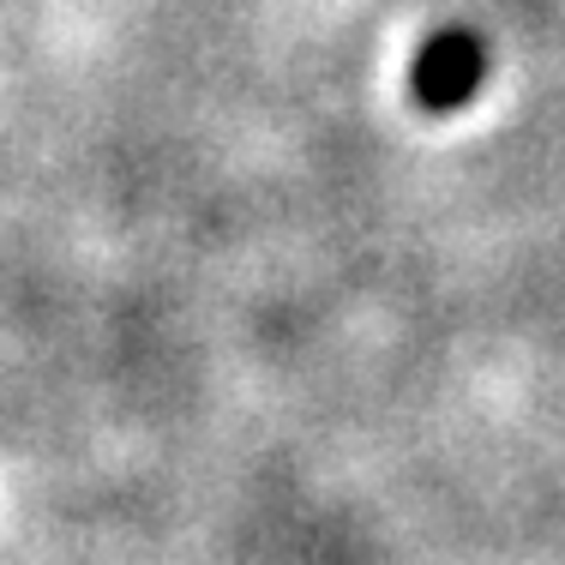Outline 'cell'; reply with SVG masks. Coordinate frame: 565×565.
<instances>
[{
    "label": "cell",
    "instance_id": "6da1fadb",
    "mask_svg": "<svg viewBox=\"0 0 565 565\" xmlns=\"http://www.w3.org/2000/svg\"><path fill=\"white\" fill-rule=\"evenodd\" d=\"M476 78H481V55H476V43L427 49V61H422V90H427V103L451 109V103H463L469 90H476Z\"/></svg>",
    "mask_w": 565,
    "mask_h": 565
}]
</instances>
